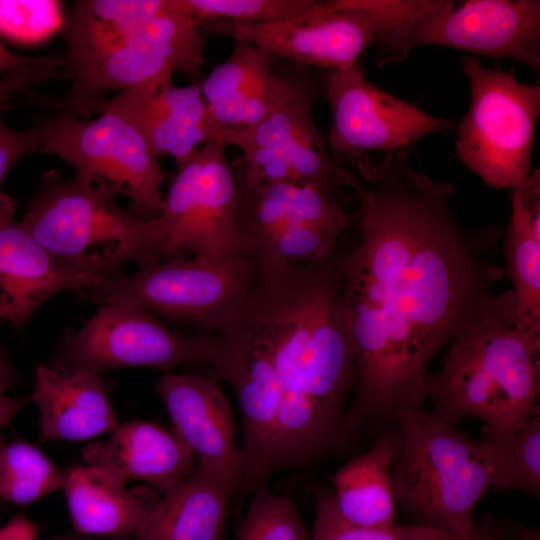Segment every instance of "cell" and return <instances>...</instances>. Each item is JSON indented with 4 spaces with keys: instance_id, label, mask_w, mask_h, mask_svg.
<instances>
[{
    "instance_id": "6da1fadb",
    "label": "cell",
    "mask_w": 540,
    "mask_h": 540,
    "mask_svg": "<svg viewBox=\"0 0 540 540\" xmlns=\"http://www.w3.org/2000/svg\"><path fill=\"white\" fill-rule=\"evenodd\" d=\"M408 148L370 157L356 169L360 242L340 261L343 284L384 314L401 370L426 392L428 366L461 330L517 316L512 289L492 292L505 271L489 261L498 229L472 230L456 217L454 186L414 170Z\"/></svg>"
},
{
    "instance_id": "7a4b0ae2",
    "label": "cell",
    "mask_w": 540,
    "mask_h": 540,
    "mask_svg": "<svg viewBox=\"0 0 540 540\" xmlns=\"http://www.w3.org/2000/svg\"><path fill=\"white\" fill-rule=\"evenodd\" d=\"M260 262L238 326L267 353L282 395L309 400L345 420L355 368L335 313L343 283L340 261L330 256L312 264Z\"/></svg>"
},
{
    "instance_id": "3957f363",
    "label": "cell",
    "mask_w": 540,
    "mask_h": 540,
    "mask_svg": "<svg viewBox=\"0 0 540 540\" xmlns=\"http://www.w3.org/2000/svg\"><path fill=\"white\" fill-rule=\"evenodd\" d=\"M442 368L428 374L426 399L439 420L464 417L512 431L536 415L540 330L518 318L493 317L461 330L449 343Z\"/></svg>"
},
{
    "instance_id": "277c9868",
    "label": "cell",
    "mask_w": 540,
    "mask_h": 540,
    "mask_svg": "<svg viewBox=\"0 0 540 540\" xmlns=\"http://www.w3.org/2000/svg\"><path fill=\"white\" fill-rule=\"evenodd\" d=\"M391 477L396 505L415 524L475 536L474 513L493 489L479 440L421 406L401 410Z\"/></svg>"
},
{
    "instance_id": "5b68a950",
    "label": "cell",
    "mask_w": 540,
    "mask_h": 540,
    "mask_svg": "<svg viewBox=\"0 0 540 540\" xmlns=\"http://www.w3.org/2000/svg\"><path fill=\"white\" fill-rule=\"evenodd\" d=\"M117 195L101 179L75 172L66 180L50 170L20 222L48 251L72 263L123 272L127 261L141 266L161 260L164 241L157 217L142 220L124 212Z\"/></svg>"
},
{
    "instance_id": "8992f818",
    "label": "cell",
    "mask_w": 540,
    "mask_h": 540,
    "mask_svg": "<svg viewBox=\"0 0 540 540\" xmlns=\"http://www.w3.org/2000/svg\"><path fill=\"white\" fill-rule=\"evenodd\" d=\"M256 248L218 256L156 260L87 290L101 304L123 303L218 333L234 330L260 271Z\"/></svg>"
},
{
    "instance_id": "52a82bcc",
    "label": "cell",
    "mask_w": 540,
    "mask_h": 540,
    "mask_svg": "<svg viewBox=\"0 0 540 540\" xmlns=\"http://www.w3.org/2000/svg\"><path fill=\"white\" fill-rule=\"evenodd\" d=\"M470 83V105L457 126V155L488 186L526 194L540 84L520 83L514 69L485 67L473 55L461 58Z\"/></svg>"
},
{
    "instance_id": "ba28073f",
    "label": "cell",
    "mask_w": 540,
    "mask_h": 540,
    "mask_svg": "<svg viewBox=\"0 0 540 540\" xmlns=\"http://www.w3.org/2000/svg\"><path fill=\"white\" fill-rule=\"evenodd\" d=\"M205 45L206 36L183 0H168L162 11L112 49L70 64L74 80L62 110L86 117L99 113L106 92L154 94L173 83L174 72L196 81Z\"/></svg>"
},
{
    "instance_id": "9c48e42d",
    "label": "cell",
    "mask_w": 540,
    "mask_h": 540,
    "mask_svg": "<svg viewBox=\"0 0 540 540\" xmlns=\"http://www.w3.org/2000/svg\"><path fill=\"white\" fill-rule=\"evenodd\" d=\"M380 65L402 61L412 48L436 45L517 59L540 68L539 0H428L391 33L374 42Z\"/></svg>"
},
{
    "instance_id": "30bf717a",
    "label": "cell",
    "mask_w": 540,
    "mask_h": 540,
    "mask_svg": "<svg viewBox=\"0 0 540 540\" xmlns=\"http://www.w3.org/2000/svg\"><path fill=\"white\" fill-rule=\"evenodd\" d=\"M32 128L41 152L54 154L75 172L113 186L130 199L132 215L151 220L161 214V189L167 174L144 137L121 116L103 110L95 119L82 120L62 110L37 117Z\"/></svg>"
},
{
    "instance_id": "8fae6325",
    "label": "cell",
    "mask_w": 540,
    "mask_h": 540,
    "mask_svg": "<svg viewBox=\"0 0 540 540\" xmlns=\"http://www.w3.org/2000/svg\"><path fill=\"white\" fill-rule=\"evenodd\" d=\"M237 188L225 145L200 147L177 167L157 217L164 240L161 260L218 256L255 248L237 223Z\"/></svg>"
},
{
    "instance_id": "7c38bea8",
    "label": "cell",
    "mask_w": 540,
    "mask_h": 540,
    "mask_svg": "<svg viewBox=\"0 0 540 540\" xmlns=\"http://www.w3.org/2000/svg\"><path fill=\"white\" fill-rule=\"evenodd\" d=\"M315 90L292 80L280 102L260 122L226 133L222 143L238 146V160L256 178L310 184L333 199L337 187L358 190L361 182L332 158L312 118Z\"/></svg>"
},
{
    "instance_id": "4fadbf2b",
    "label": "cell",
    "mask_w": 540,
    "mask_h": 540,
    "mask_svg": "<svg viewBox=\"0 0 540 540\" xmlns=\"http://www.w3.org/2000/svg\"><path fill=\"white\" fill-rule=\"evenodd\" d=\"M214 352L213 337L185 339L144 309L107 303L76 333L63 334L51 366L63 373L127 367L167 371L185 363H211Z\"/></svg>"
},
{
    "instance_id": "5bb4252c",
    "label": "cell",
    "mask_w": 540,
    "mask_h": 540,
    "mask_svg": "<svg viewBox=\"0 0 540 540\" xmlns=\"http://www.w3.org/2000/svg\"><path fill=\"white\" fill-rule=\"evenodd\" d=\"M322 92L332 112L327 147L341 167L356 168L371 151L408 148L457 126L373 85L359 63L348 70H328Z\"/></svg>"
},
{
    "instance_id": "9a60e30c",
    "label": "cell",
    "mask_w": 540,
    "mask_h": 540,
    "mask_svg": "<svg viewBox=\"0 0 540 540\" xmlns=\"http://www.w3.org/2000/svg\"><path fill=\"white\" fill-rule=\"evenodd\" d=\"M197 28L203 35H226L272 55L328 70L354 67L369 44L389 33L377 16L339 0L317 2L304 15L285 22L244 24L209 19L198 22Z\"/></svg>"
},
{
    "instance_id": "2e32d148",
    "label": "cell",
    "mask_w": 540,
    "mask_h": 540,
    "mask_svg": "<svg viewBox=\"0 0 540 540\" xmlns=\"http://www.w3.org/2000/svg\"><path fill=\"white\" fill-rule=\"evenodd\" d=\"M16 204L0 191V296L23 326L50 297L65 290L87 291L122 274L110 267L63 260L36 241L14 219Z\"/></svg>"
},
{
    "instance_id": "e0dca14e",
    "label": "cell",
    "mask_w": 540,
    "mask_h": 540,
    "mask_svg": "<svg viewBox=\"0 0 540 540\" xmlns=\"http://www.w3.org/2000/svg\"><path fill=\"white\" fill-rule=\"evenodd\" d=\"M156 391L173 432L220 485L233 494L243 476L231 405L219 385L199 375H162Z\"/></svg>"
},
{
    "instance_id": "ac0fdd59",
    "label": "cell",
    "mask_w": 540,
    "mask_h": 540,
    "mask_svg": "<svg viewBox=\"0 0 540 540\" xmlns=\"http://www.w3.org/2000/svg\"><path fill=\"white\" fill-rule=\"evenodd\" d=\"M212 364L234 388L244 432L243 476L238 487H255L267 475V460L282 397V386L267 353L241 326L214 336ZM238 489V488H237Z\"/></svg>"
},
{
    "instance_id": "d6986e66",
    "label": "cell",
    "mask_w": 540,
    "mask_h": 540,
    "mask_svg": "<svg viewBox=\"0 0 540 540\" xmlns=\"http://www.w3.org/2000/svg\"><path fill=\"white\" fill-rule=\"evenodd\" d=\"M109 110L132 124L159 157L171 155L177 167L197 150L220 141L222 132L209 111L199 82L185 87L170 83L154 94L122 90L105 100Z\"/></svg>"
},
{
    "instance_id": "ffe728a7",
    "label": "cell",
    "mask_w": 540,
    "mask_h": 540,
    "mask_svg": "<svg viewBox=\"0 0 540 540\" xmlns=\"http://www.w3.org/2000/svg\"><path fill=\"white\" fill-rule=\"evenodd\" d=\"M233 172L238 227L256 249L290 227L311 225L340 234L352 224L336 200L314 185L259 179L239 160Z\"/></svg>"
},
{
    "instance_id": "44dd1931",
    "label": "cell",
    "mask_w": 540,
    "mask_h": 540,
    "mask_svg": "<svg viewBox=\"0 0 540 540\" xmlns=\"http://www.w3.org/2000/svg\"><path fill=\"white\" fill-rule=\"evenodd\" d=\"M272 56L248 42L235 40L228 59L199 82L222 138L263 120L288 92L292 80L273 73Z\"/></svg>"
},
{
    "instance_id": "7402d4cb",
    "label": "cell",
    "mask_w": 540,
    "mask_h": 540,
    "mask_svg": "<svg viewBox=\"0 0 540 540\" xmlns=\"http://www.w3.org/2000/svg\"><path fill=\"white\" fill-rule=\"evenodd\" d=\"M110 389V382L99 373H63L37 364L30 399L40 411L42 439L82 441L113 433L120 424Z\"/></svg>"
},
{
    "instance_id": "603a6c76",
    "label": "cell",
    "mask_w": 540,
    "mask_h": 540,
    "mask_svg": "<svg viewBox=\"0 0 540 540\" xmlns=\"http://www.w3.org/2000/svg\"><path fill=\"white\" fill-rule=\"evenodd\" d=\"M83 458L125 482L142 480L163 491L196 467L195 456L174 432L146 421L119 425L107 442L89 444Z\"/></svg>"
},
{
    "instance_id": "cb8c5ba5",
    "label": "cell",
    "mask_w": 540,
    "mask_h": 540,
    "mask_svg": "<svg viewBox=\"0 0 540 540\" xmlns=\"http://www.w3.org/2000/svg\"><path fill=\"white\" fill-rule=\"evenodd\" d=\"M125 481L97 466H75L64 475V493L75 529L102 538L136 534L159 498L129 491Z\"/></svg>"
},
{
    "instance_id": "d4e9b609",
    "label": "cell",
    "mask_w": 540,
    "mask_h": 540,
    "mask_svg": "<svg viewBox=\"0 0 540 540\" xmlns=\"http://www.w3.org/2000/svg\"><path fill=\"white\" fill-rule=\"evenodd\" d=\"M203 467L164 491L137 540H223V524L231 497Z\"/></svg>"
},
{
    "instance_id": "484cf974",
    "label": "cell",
    "mask_w": 540,
    "mask_h": 540,
    "mask_svg": "<svg viewBox=\"0 0 540 540\" xmlns=\"http://www.w3.org/2000/svg\"><path fill=\"white\" fill-rule=\"evenodd\" d=\"M400 448V433H383L365 454L341 467L333 478L338 513L362 527L395 525L396 501L391 469Z\"/></svg>"
},
{
    "instance_id": "4316f807",
    "label": "cell",
    "mask_w": 540,
    "mask_h": 540,
    "mask_svg": "<svg viewBox=\"0 0 540 540\" xmlns=\"http://www.w3.org/2000/svg\"><path fill=\"white\" fill-rule=\"evenodd\" d=\"M168 0H79L64 20L69 64L112 49L162 11Z\"/></svg>"
},
{
    "instance_id": "83f0119b",
    "label": "cell",
    "mask_w": 540,
    "mask_h": 540,
    "mask_svg": "<svg viewBox=\"0 0 540 540\" xmlns=\"http://www.w3.org/2000/svg\"><path fill=\"white\" fill-rule=\"evenodd\" d=\"M478 440L490 467L493 489L519 490L539 498V416L512 431L484 424Z\"/></svg>"
},
{
    "instance_id": "f1b7e54d",
    "label": "cell",
    "mask_w": 540,
    "mask_h": 540,
    "mask_svg": "<svg viewBox=\"0 0 540 540\" xmlns=\"http://www.w3.org/2000/svg\"><path fill=\"white\" fill-rule=\"evenodd\" d=\"M503 250L518 320L525 328L540 330V238L533 232L529 208L518 191L512 192Z\"/></svg>"
},
{
    "instance_id": "f546056e",
    "label": "cell",
    "mask_w": 540,
    "mask_h": 540,
    "mask_svg": "<svg viewBox=\"0 0 540 540\" xmlns=\"http://www.w3.org/2000/svg\"><path fill=\"white\" fill-rule=\"evenodd\" d=\"M63 484L62 472L35 446L16 441L0 447V499L26 505Z\"/></svg>"
},
{
    "instance_id": "4dcf8cb0",
    "label": "cell",
    "mask_w": 540,
    "mask_h": 540,
    "mask_svg": "<svg viewBox=\"0 0 540 540\" xmlns=\"http://www.w3.org/2000/svg\"><path fill=\"white\" fill-rule=\"evenodd\" d=\"M315 509L311 540H463L471 537L418 524L381 528L357 526L338 513L332 493L324 490L316 495Z\"/></svg>"
},
{
    "instance_id": "1f68e13d",
    "label": "cell",
    "mask_w": 540,
    "mask_h": 540,
    "mask_svg": "<svg viewBox=\"0 0 540 540\" xmlns=\"http://www.w3.org/2000/svg\"><path fill=\"white\" fill-rule=\"evenodd\" d=\"M236 540H308V534L295 504L287 496L260 486Z\"/></svg>"
},
{
    "instance_id": "d6a6232c",
    "label": "cell",
    "mask_w": 540,
    "mask_h": 540,
    "mask_svg": "<svg viewBox=\"0 0 540 540\" xmlns=\"http://www.w3.org/2000/svg\"><path fill=\"white\" fill-rule=\"evenodd\" d=\"M196 23L225 19L236 23H279L310 11L312 0H183Z\"/></svg>"
},
{
    "instance_id": "836d02e7",
    "label": "cell",
    "mask_w": 540,
    "mask_h": 540,
    "mask_svg": "<svg viewBox=\"0 0 540 540\" xmlns=\"http://www.w3.org/2000/svg\"><path fill=\"white\" fill-rule=\"evenodd\" d=\"M57 0H0V35L21 44L41 43L64 26Z\"/></svg>"
},
{
    "instance_id": "e575fe53",
    "label": "cell",
    "mask_w": 540,
    "mask_h": 540,
    "mask_svg": "<svg viewBox=\"0 0 540 540\" xmlns=\"http://www.w3.org/2000/svg\"><path fill=\"white\" fill-rule=\"evenodd\" d=\"M339 233L311 225L290 227L257 249L260 259L312 264L333 254Z\"/></svg>"
},
{
    "instance_id": "d590c367",
    "label": "cell",
    "mask_w": 540,
    "mask_h": 540,
    "mask_svg": "<svg viewBox=\"0 0 540 540\" xmlns=\"http://www.w3.org/2000/svg\"><path fill=\"white\" fill-rule=\"evenodd\" d=\"M72 76L68 61L58 58L56 61L36 67L25 68L4 74L0 78V126L4 123L1 112L6 101L19 92H26L29 87L45 83L52 79Z\"/></svg>"
},
{
    "instance_id": "8d00e7d4",
    "label": "cell",
    "mask_w": 540,
    "mask_h": 540,
    "mask_svg": "<svg viewBox=\"0 0 540 540\" xmlns=\"http://www.w3.org/2000/svg\"><path fill=\"white\" fill-rule=\"evenodd\" d=\"M34 152H41V146L33 128L15 130L3 123L0 126V184L21 158Z\"/></svg>"
},
{
    "instance_id": "74e56055",
    "label": "cell",
    "mask_w": 540,
    "mask_h": 540,
    "mask_svg": "<svg viewBox=\"0 0 540 540\" xmlns=\"http://www.w3.org/2000/svg\"><path fill=\"white\" fill-rule=\"evenodd\" d=\"M58 57L23 56L10 51L0 40V73L7 74L25 68L42 66L56 61Z\"/></svg>"
},
{
    "instance_id": "f35d334b",
    "label": "cell",
    "mask_w": 540,
    "mask_h": 540,
    "mask_svg": "<svg viewBox=\"0 0 540 540\" xmlns=\"http://www.w3.org/2000/svg\"><path fill=\"white\" fill-rule=\"evenodd\" d=\"M38 531L33 521L16 515L0 528V540H38Z\"/></svg>"
},
{
    "instance_id": "ab89813d",
    "label": "cell",
    "mask_w": 540,
    "mask_h": 540,
    "mask_svg": "<svg viewBox=\"0 0 540 540\" xmlns=\"http://www.w3.org/2000/svg\"><path fill=\"white\" fill-rule=\"evenodd\" d=\"M29 402H31L30 396L13 398L0 391V432Z\"/></svg>"
},
{
    "instance_id": "60d3db41",
    "label": "cell",
    "mask_w": 540,
    "mask_h": 540,
    "mask_svg": "<svg viewBox=\"0 0 540 540\" xmlns=\"http://www.w3.org/2000/svg\"><path fill=\"white\" fill-rule=\"evenodd\" d=\"M17 381L16 372L0 342V391L6 392Z\"/></svg>"
},
{
    "instance_id": "b9f144b4",
    "label": "cell",
    "mask_w": 540,
    "mask_h": 540,
    "mask_svg": "<svg viewBox=\"0 0 540 540\" xmlns=\"http://www.w3.org/2000/svg\"><path fill=\"white\" fill-rule=\"evenodd\" d=\"M0 318L9 320L12 324H16V318L13 309L0 296Z\"/></svg>"
},
{
    "instance_id": "7bdbcfd3",
    "label": "cell",
    "mask_w": 540,
    "mask_h": 540,
    "mask_svg": "<svg viewBox=\"0 0 540 540\" xmlns=\"http://www.w3.org/2000/svg\"><path fill=\"white\" fill-rule=\"evenodd\" d=\"M98 540H137L134 535L114 537V538H100Z\"/></svg>"
},
{
    "instance_id": "ee69618b",
    "label": "cell",
    "mask_w": 540,
    "mask_h": 540,
    "mask_svg": "<svg viewBox=\"0 0 540 540\" xmlns=\"http://www.w3.org/2000/svg\"><path fill=\"white\" fill-rule=\"evenodd\" d=\"M63 540H85V539H82V538H68V539H63Z\"/></svg>"
},
{
    "instance_id": "f6af8a7d",
    "label": "cell",
    "mask_w": 540,
    "mask_h": 540,
    "mask_svg": "<svg viewBox=\"0 0 540 540\" xmlns=\"http://www.w3.org/2000/svg\"><path fill=\"white\" fill-rule=\"evenodd\" d=\"M463 540H476L475 536L474 537H466L465 539Z\"/></svg>"
},
{
    "instance_id": "bcb514c9",
    "label": "cell",
    "mask_w": 540,
    "mask_h": 540,
    "mask_svg": "<svg viewBox=\"0 0 540 540\" xmlns=\"http://www.w3.org/2000/svg\"><path fill=\"white\" fill-rule=\"evenodd\" d=\"M2 445H3V444H2V441H1V436H0V447H1Z\"/></svg>"
}]
</instances>
